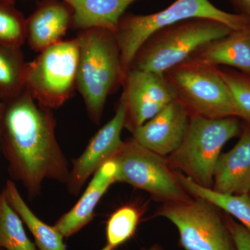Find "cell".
<instances>
[{
  "label": "cell",
  "instance_id": "cell-31",
  "mask_svg": "<svg viewBox=\"0 0 250 250\" xmlns=\"http://www.w3.org/2000/svg\"><path fill=\"white\" fill-rule=\"evenodd\" d=\"M0 250H2V249H0Z\"/></svg>",
  "mask_w": 250,
  "mask_h": 250
},
{
  "label": "cell",
  "instance_id": "cell-25",
  "mask_svg": "<svg viewBox=\"0 0 250 250\" xmlns=\"http://www.w3.org/2000/svg\"><path fill=\"white\" fill-rule=\"evenodd\" d=\"M225 213V220L234 241L237 250H250V231L243 225L238 223L231 216Z\"/></svg>",
  "mask_w": 250,
  "mask_h": 250
},
{
  "label": "cell",
  "instance_id": "cell-8",
  "mask_svg": "<svg viewBox=\"0 0 250 250\" xmlns=\"http://www.w3.org/2000/svg\"><path fill=\"white\" fill-rule=\"evenodd\" d=\"M156 215L177 228L184 250H237L225 213L204 199L162 203Z\"/></svg>",
  "mask_w": 250,
  "mask_h": 250
},
{
  "label": "cell",
  "instance_id": "cell-30",
  "mask_svg": "<svg viewBox=\"0 0 250 250\" xmlns=\"http://www.w3.org/2000/svg\"><path fill=\"white\" fill-rule=\"evenodd\" d=\"M249 195H250V192H249Z\"/></svg>",
  "mask_w": 250,
  "mask_h": 250
},
{
  "label": "cell",
  "instance_id": "cell-5",
  "mask_svg": "<svg viewBox=\"0 0 250 250\" xmlns=\"http://www.w3.org/2000/svg\"><path fill=\"white\" fill-rule=\"evenodd\" d=\"M197 18L215 20L233 30L243 29L250 24L248 18L218 9L209 0H175L168 7L154 14H125L116 31L121 50L123 79L138 50L149 36L167 26Z\"/></svg>",
  "mask_w": 250,
  "mask_h": 250
},
{
  "label": "cell",
  "instance_id": "cell-22",
  "mask_svg": "<svg viewBox=\"0 0 250 250\" xmlns=\"http://www.w3.org/2000/svg\"><path fill=\"white\" fill-rule=\"evenodd\" d=\"M134 205H125L115 210L106 225V244L101 250H116L134 237L141 220Z\"/></svg>",
  "mask_w": 250,
  "mask_h": 250
},
{
  "label": "cell",
  "instance_id": "cell-12",
  "mask_svg": "<svg viewBox=\"0 0 250 250\" xmlns=\"http://www.w3.org/2000/svg\"><path fill=\"white\" fill-rule=\"evenodd\" d=\"M189 121L190 115L175 99L135 129L131 137L143 147L167 157L182 144Z\"/></svg>",
  "mask_w": 250,
  "mask_h": 250
},
{
  "label": "cell",
  "instance_id": "cell-13",
  "mask_svg": "<svg viewBox=\"0 0 250 250\" xmlns=\"http://www.w3.org/2000/svg\"><path fill=\"white\" fill-rule=\"evenodd\" d=\"M72 11L61 0H46L26 19V41L36 52L62 41L72 27Z\"/></svg>",
  "mask_w": 250,
  "mask_h": 250
},
{
  "label": "cell",
  "instance_id": "cell-7",
  "mask_svg": "<svg viewBox=\"0 0 250 250\" xmlns=\"http://www.w3.org/2000/svg\"><path fill=\"white\" fill-rule=\"evenodd\" d=\"M78 41L62 40L47 47L27 62L25 89L43 107L60 108L77 89Z\"/></svg>",
  "mask_w": 250,
  "mask_h": 250
},
{
  "label": "cell",
  "instance_id": "cell-28",
  "mask_svg": "<svg viewBox=\"0 0 250 250\" xmlns=\"http://www.w3.org/2000/svg\"><path fill=\"white\" fill-rule=\"evenodd\" d=\"M5 109V103L0 98V123H1V120H2L3 115Z\"/></svg>",
  "mask_w": 250,
  "mask_h": 250
},
{
  "label": "cell",
  "instance_id": "cell-21",
  "mask_svg": "<svg viewBox=\"0 0 250 250\" xmlns=\"http://www.w3.org/2000/svg\"><path fill=\"white\" fill-rule=\"evenodd\" d=\"M0 249L36 250L27 236L19 215L10 206L4 192H0Z\"/></svg>",
  "mask_w": 250,
  "mask_h": 250
},
{
  "label": "cell",
  "instance_id": "cell-19",
  "mask_svg": "<svg viewBox=\"0 0 250 250\" xmlns=\"http://www.w3.org/2000/svg\"><path fill=\"white\" fill-rule=\"evenodd\" d=\"M181 187L190 196L204 199L220 210L236 218L250 231V197L249 194L230 195L198 185L181 172L175 171Z\"/></svg>",
  "mask_w": 250,
  "mask_h": 250
},
{
  "label": "cell",
  "instance_id": "cell-2",
  "mask_svg": "<svg viewBox=\"0 0 250 250\" xmlns=\"http://www.w3.org/2000/svg\"><path fill=\"white\" fill-rule=\"evenodd\" d=\"M77 89L94 124L101 122L108 97L123 81L121 50L116 32L92 28L79 31Z\"/></svg>",
  "mask_w": 250,
  "mask_h": 250
},
{
  "label": "cell",
  "instance_id": "cell-18",
  "mask_svg": "<svg viewBox=\"0 0 250 250\" xmlns=\"http://www.w3.org/2000/svg\"><path fill=\"white\" fill-rule=\"evenodd\" d=\"M1 191L4 192L10 206L34 236L36 246L39 250H68L64 243V237L62 233L54 226L42 221L30 209L12 180L6 181Z\"/></svg>",
  "mask_w": 250,
  "mask_h": 250
},
{
  "label": "cell",
  "instance_id": "cell-29",
  "mask_svg": "<svg viewBox=\"0 0 250 250\" xmlns=\"http://www.w3.org/2000/svg\"><path fill=\"white\" fill-rule=\"evenodd\" d=\"M1 1H5V2H9L11 3V4H16V1L17 0H0Z\"/></svg>",
  "mask_w": 250,
  "mask_h": 250
},
{
  "label": "cell",
  "instance_id": "cell-15",
  "mask_svg": "<svg viewBox=\"0 0 250 250\" xmlns=\"http://www.w3.org/2000/svg\"><path fill=\"white\" fill-rule=\"evenodd\" d=\"M117 166L113 160L106 161L95 174L76 205L64 213L53 226L64 238L80 231L95 218V210L110 187L116 182Z\"/></svg>",
  "mask_w": 250,
  "mask_h": 250
},
{
  "label": "cell",
  "instance_id": "cell-26",
  "mask_svg": "<svg viewBox=\"0 0 250 250\" xmlns=\"http://www.w3.org/2000/svg\"><path fill=\"white\" fill-rule=\"evenodd\" d=\"M236 10L237 14L250 21V0H228Z\"/></svg>",
  "mask_w": 250,
  "mask_h": 250
},
{
  "label": "cell",
  "instance_id": "cell-24",
  "mask_svg": "<svg viewBox=\"0 0 250 250\" xmlns=\"http://www.w3.org/2000/svg\"><path fill=\"white\" fill-rule=\"evenodd\" d=\"M219 71L232 93L240 119L250 125V75L229 67H219Z\"/></svg>",
  "mask_w": 250,
  "mask_h": 250
},
{
  "label": "cell",
  "instance_id": "cell-4",
  "mask_svg": "<svg viewBox=\"0 0 250 250\" xmlns=\"http://www.w3.org/2000/svg\"><path fill=\"white\" fill-rule=\"evenodd\" d=\"M233 29L209 18H191L163 28L145 41L130 69L164 73L188 59L210 41L229 34Z\"/></svg>",
  "mask_w": 250,
  "mask_h": 250
},
{
  "label": "cell",
  "instance_id": "cell-3",
  "mask_svg": "<svg viewBox=\"0 0 250 250\" xmlns=\"http://www.w3.org/2000/svg\"><path fill=\"white\" fill-rule=\"evenodd\" d=\"M239 119L237 117L190 116L182 144L166 157L171 168L201 187L211 188L215 165L222 149L229 141L241 134L242 123Z\"/></svg>",
  "mask_w": 250,
  "mask_h": 250
},
{
  "label": "cell",
  "instance_id": "cell-17",
  "mask_svg": "<svg viewBox=\"0 0 250 250\" xmlns=\"http://www.w3.org/2000/svg\"><path fill=\"white\" fill-rule=\"evenodd\" d=\"M72 11V27L79 30L103 28L116 32L129 6L142 0H61Z\"/></svg>",
  "mask_w": 250,
  "mask_h": 250
},
{
  "label": "cell",
  "instance_id": "cell-14",
  "mask_svg": "<svg viewBox=\"0 0 250 250\" xmlns=\"http://www.w3.org/2000/svg\"><path fill=\"white\" fill-rule=\"evenodd\" d=\"M239 141L217 161L211 188L230 195L250 191V125L243 122Z\"/></svg>",
  "mask_w": 250,
  "mask_h": 250
},
{
  "label": "cell",
  "instance_id": "cell-11",
  "mask_svg": "<svg viewBox=\"0 0 250 250\" xmlns=\"http://www.w3.org/2000/svg\"><path fill=\"white\" fill-rule=\"evenodd\" d=\"M125 123V106L119 102L114 116L99 130L84 152L72 162L65 184L67 191L72 196L78 195L88 179L119 150L124 142L121 135Z\"/></svg>",
  "mask_w": 250,
  "mask_h": 250
},
{
  "label": "cell",
  "instance_id": "cell-9",
  "mask_svg": "<svg viewBox=\"0 0 250 250\" xmlns=\"http://www.w3.org/2000/svg\"><path fill=\"white\" fill-rule=\"evenodd\" d=\"M116 164V182L148 192L162 203L190 198L181 187L167 158L141 146L132 137L125 141L111 159Z\"/></svg>",
  "mask_w": 250,
  "mask_h": 250
},
{
  "label": "cell",
  "instance_id": "cell-23",
  "mask_svg": "<svg viewBox=\"0 0 250 250\" xmlns=\"http://www.w3.org/2000/svg\"><path fill=\"white\" fill-rule=\"evenodd\" d=\"M26 42V18L15 4L0 1V45L21 47Z\"/></svg>",
  "mask_w": 250,
  "mask_h": 250
},
{
  "label": "cell",
  "instance_id": "cell-10",
  "mask_svg": "<svg viewBox=\"0 0 250 250\" xmlns=\"http://www.w3.org/2000/svg\"><path fill=\"white\" fill-rule=\"evenodd\" d=\"M121 86L120 103L125 108V128L131 133L175 100L164 74L129 69Z\"/></svg>",
  "mask_w": 250,
  "mask_h": 250
},
{
  "label": "cell",
  "instance_id": "cell-27",
  "mask_svg": "<svg viewBox=\"0 0 250 250\" xmlns=\"http://www.w3.org/2000/svg\"><path fill=\"white\" fill-rule=\"evenodd\" d=\"M141 250H166L163 247H161L160 245L156 244L153 245V246L149 247L148 248H143Z\"/></svg>",
  "mask_w": 250,
  "mask_h": 250
},
{
  "label": "cell",
  "instance_id": "cell-20",
  "mask_svg": "<svg viewBox=\"0 0 250 250\" xmlns=\"http://www.w3.org/2000/svg\"><path fill=\"white\" fill-rule=\"evenodd\" d=\"M27 62L22 48L0 45V98L12 100L25 90Z\"/></svg>",
  "mask_w": 250,
  "mask_h": 250
},
{
  "label": "cell",
  "instance_id": "cell-1",
  "mask_svg": "<svg viewBox=\"0 0 250 250\" xmlns=\"http://www.w3.org/2000/svg\"><path fill=\"white\" fill-rule=\"evenodd\" d=\"M4 103L0 152L11 178L22 183L31 199L41 195L47 179L66 184L70 167L56 136L52 110L36 103L27 89Z\"/></svg>",
  "mask_w": 250,
  "mask_h": 250
},
{
  "label": "cell",
  "instance_id": "cell-6",
  "mask_svg": "<svg viewBox=\"0 0 250 250\" xmlns=\"http://www.w3.org/2000/svg\"><path fill=\"white\" fill-rule=\"evenodd\" d=\"M164 76L190 116L239 118L236 102L219 67L188 59L169 69Z\"/></svg>",
  "mask_w": 250,
  "mask_h": 250
},
{
  "label": "cell",
  "instance_id": "cell-16",
  "mask_svg": "<svg viewBox=\"0 0 250 250\" xmlns=\"http://www.w3.org/2000/svg\"><path fill=\"white\" fill-rule=\"evenodd\" d=\"M188 59L212 66L234 67L250 75V24L207 42Z\"/></svg>",
  "mask_w": 250,
  "mask_h": 250
}]
</instances>
